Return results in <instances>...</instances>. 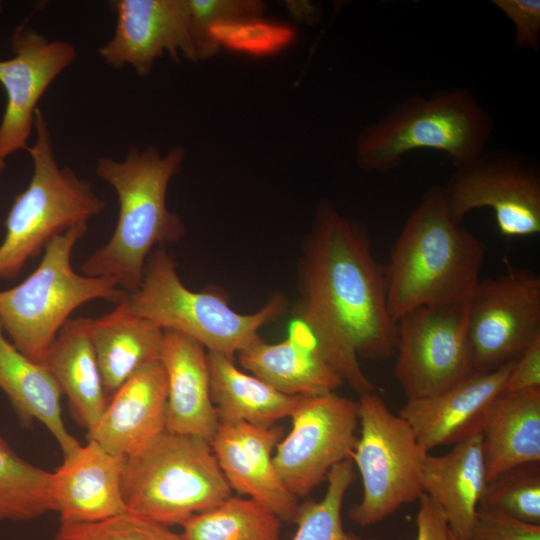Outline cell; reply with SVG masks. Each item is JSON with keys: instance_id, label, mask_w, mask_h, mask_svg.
Returning a JSON list of instances; mask_svg holds the SVG:
<instances>
[{"instance_id": "2", "label": "cell", "mask_w": 540, "mask_h": 540, "mask_svg": "<svg viewBox=\"0 0 540 540\" xmlns=\"http://www.w3.org/2000/svg\"><path fill=\"white\" fill-rule=\"evenodd\" d=\"M487 246L456 222L441 187L429 188L404 222L383 268L389 313L397 323L425 306L467 303Z\"/></svg>"}, {"instance_id": "11", "label": "cell", "mask_w": 540, "mask_h": 540, "mask_svg": "<svg viewBox=\"0 0 540 540\" xmlns=\"http://www.w3.org/2000/svg\"><path fill=\"white\" fill-rule=\"evenodd\" d=\"M441 189L450 215L458 223L473 210L489 208L503 238L540 232V173L515 152H484L455 168Z\"/></svg>"}, {"instance_id": "28", "label": "cell", "mask_w": 540, "mask_h": 540, "mask_svg": "<svg viewBox=\"0 0 540 540\" xmlns=\"http://www.w3.org/2000/svg\"><path fill=\"white\" fill-rule=\"evenodd\" d=\"M180 526L182 540H279L281 520L251 498L230 496Z\"/></svg>"}, {"instance_id": "23", "label": "cell", "mask_w": 540, "mask_h": 540, "mask_svg": "<svg viewBox=\"0 0 540 540\" xmlns=\"http://www.w3.org/2000/svg\"><path fill=\"white\" fill-rule=\"evenodd\" d=\"M126 297L111 312L87 318L104 389L111 396L142 367L160 360L164 339L161 327L130 311Z\"/></svg>"}, {"instance_id": "17", "label": "cell", "mask_w": 540, "mask_h": 540, "mask_svg": "<svg viewBox=\"0 0 540 540\" xmlns=\"http://www.w3.org/2000/svg\"><path fill=\"white\" fill-rule=\"evenodd\" d=\"M514 362L494 370L472 371L434 395L407 400L399 415L427 452L437 446L455 444L482 429Z\"/></svg>"}, {"instance_id": "19", "label": "cell", "mask_w": 540, "mask_h": 540, "mask_svg": "<svg viewBox=\"0 0 540 540\" xmlns=\"http://www.w3.org/2000/svg\"><path fill=\"white\" fill-rule=\"evenodd\" d=\"M124 465L125 457L90 439L65 455L51 483L60 522H94L128 511L122 495Z\"/></svg>"}, {"instance_id": "10", "label": "cell", "mask_w": 540, "mask_h": 540, "mask_svg": "<svg viewBox=\"0 0 540 540\" xmlns=\"http://www.w3.org/2000/svg\"><path fill=\"white\" fill-rule=\"evenodd\" d=\"M466 337L472 371L516 361L540 337V277L511 268L480 279L468 302Z\"/></svg>"}, {"instance_id": "13", "label": "cell", "mask_w": 540, "mask_h": 540, "mask_svg": "<svg viewBox=\"0 0 540 540\" xmlns=\"http://www.w3.org/2000/svg\"><path fill=\"white\" fill-rule=\"evenodd\" d=\"M290 417L292 428L278 442L273 460L284 485L298 498L350 458L357 439L358 402L335 392L302 395Z\"/></svg>"}, {"instance_id": "36", "label": "cell", "mask_w": 540, "mask_h": 540, "mask_svg": "<svg viewBox=\"0 0 540 540\" xmlns=\"http://www.w3.org/2000/svg\"><path fill=\"white\" fill-rule=\"evenodd\" d=\"M514 25L515 46L518 49L539 51L540 1L539 0H492Z\"/></svg>"}, {"instance_id": "24", "label": "cell", "mask_w": 540, "mask_h": 540, "mask_svg": "<svg viewBox=\"0 0 540 540\" xmlns=\"http://www.w3.org/2000/svg\"><path fill=\"white\" fill-rule=\"evenodd\" d=\"M42 364L67 396L77 422L87 431L91 430L108 401L88 336L87 318H70L64 324Z\"/></svg>"}, {"instance_id": "16", "label": "cell", "mask_w": 540, "mask_h": 540, "mask_svg": "<svg viewBox=\"0 0 540 540\" xmlns=\"http://www.w3.org/2000/svg\"><path fill=\"white\" fill-rule=\"evenodd\" d=\"M281 435V429L272 426L219 423L210 445L231 489L248 495L281 521L293 522L300 505L273 460Z\"/></svg>"}, {"instance_id": "37", "label": "cell", "mask_w": 540, "mask_h": 540, "mask_svg": "<svg viewBox=\"0 0 540 540\" xmlns=\"http://www.w3.org/2000/svg\"><path fill=\"white\" fill-rule=\"evenodd\" d=\"M540 389V337L534 340L514 362L502 393Z\"/></svg>"}, {"instance_id": "3", "label": "cell", "mask_w": 540, "mask_h": 540, "mask_svg": "<svg viewBox=\"0 0 540 540\" xmlns=\"http://www.w3.org/2000/svg\"><path fill=\"white\" fill-rule=\"evenodd\" d=\"M184 158L181 146L165 155L155 146H130L121 161L97 159L96 175L116 192L119 215L110 239L82 262V274L112 278L131 293L141 284L153 248L184 236L181 217L167 207L169 183Z\"/></svg>"}, {"instance_id": "41", "label": "cell", "mask_w": 540, "mask_h": 540, "mask_svg": "<svg viewBox=\"0 0 540 540\" xmlns=\"http://www.w3.org/2000/svg\"><path fill=\"white\" fill-rule=\"evenodd\" d=\"M359 540H361V539H359ZM366 540H375V539H366Z\"/></svg>"}, {"instance_id": "31", "label": "cell", "mask_w": 540, "mask_h": 540, "mask_svg": "<svg viewBox=\"0 0 540 540\" xmlns=\"http://www.w3.org/2000/svg\"><path fill=\"white\" fill-rule=\"evenodd\" d=\"M479 506L540 525V462L515 466L486 483Z\"/></svg>"}, {"instance_id": "34", "label": "cell", "mask_w": 540, "mask_h": 540, "mask_svg": "<svg viewBox=\"0 0 540 540\" xmlns=\"http://www.w3.org/2000/svg\"><path fill=\"white\" fill-rule=\"evenodd\" d=\"M190 27L198 60L214 56L219 48L207 35V27L214 22L261 17L265 3L257 0H186Z\"/></svg>"}, {"instance_id": "22", "label": "cell", "mask_w": 540, "mask_h": 540, "mask_svg": "<svg viewBox=\"0 0 540 540\" xmlns=\"http://www.w3.org/2000/svg\"><path fill=\"white\" fill-rule=\"evenodd\" d=\"M486 483L482 429L455 443L447 453L428 454L425 459L422 493L440 508L459 540H468Z\"/></svg>"}, {"instance_id": "15", "label": "cell", "mask_w": 540, "mask_h": 540, "mask_svg": "<svg viewBox=\"0 0 540 540\" xmlns=\"http://www.w3.org/2000/svg\"><path fill=\"white\" fill-rule=\"evenodd\" d=\"M110 6L116 15L115 30L98 49L107 65L130 66L144 77L165 53L175 62L181 56L199 61L186 0H116Z\"/></svg>"}, {"instance_id": "6", "label": "cell", "mask_w": 540, "mask_h": 540, "mask_svg": "<svg viewBox=\"0 0 540 540\" xmlns=\"http://www.w3.org/2000/svg\"><path fill=\"white\" fill-rule=\"evenodd\" d=\"M33 129L35 141L26 148L32 159V177L15 197L5 221L0 279L15 278L53 238L88 223L105 208V201L88 180L70 167L59 166L47 120L39 108Z\"/></svg>"}, {"instance_id": "38", "label": "cell", "mask_w": 540, "mask_h": 540, "mask_svg": "<svg viewBox=\"0 0 540 540\" xmlns=\"http://www.w3.org/2000/svg\"><path fill=\"white\" fill-rule=\"evenodd\" d=\"M418 501L416 540H453L446 518L436 503L424 493Z\"/></svg>"}, {"instance_id": "21", "label": "cell", "mask_w": 540, "mask_h": 540, "mask_svg": "<svg viewBox=\"0 0 540 540\" xmlns=\"http://www.w3.org/2000/svg\"><path fill=\"white\" fill-rule=\"evenodd\" d=\"M238 357L252 375L287 395L334 392L343 384L300 320L283 341L267 343L259 338L240 351Z\"/></svg>"}, {"instance_id": "32", "label": "cell", "mask_w": 540, "mask_h": 540, "mask_svg": "<svg viewBox=\"0 0 540 540\" xmlns=\"http://www.w3.org/2000/svg\"><path fill=\"white\" fill-rule=\"evenodd\" d=\"M207 35L219 49L224 47L248 55L265 56L286 48L296 33L291 26L257 17L211 23Z\"/></svg>"}, {"instance_id": "40", "label": "cell", "mask_w": 540, "mask_h": 540, "mask_svg": "<svg viewBox=\"0 0 540 540\" xmlns=\"http://www.w3.org/2000/svg\"><path fill=\"white\" fill-rule=\"evenodd\" d=\"M453 540H459V539H457V538L453 535Z\"/></svg>"}, {"instance_id": "12", "label": "cell", "mask_w": 540, "mask_h": 540, "mask_svg": "<svg viewBox=\"0 0 540 540\" xmlns=\"http://www.w3.org/2000/svg\"><path fill=\"white\" fill-rule=\"evenodd\" d=\"M468 302L419 307L397 321L394 376L407 400L434 395L472 372Z\"/></svg>"}, {"instance_id": "14", "label": "cell", "mask_w": 540, "mask_h": 540, "mask_svg": "<svg viewBox=\"0 0 540 540\" xmlns=\"http://www.w3.org/2000/svg\"><path fill=\"white\" fill-rule=\"evenodd\" d=\"M12 57L0 60L6 106L0 122V157L26 150L37 104L52 82L77 57L64 40H49L32 28L18 27L10 39Z\"/></svg>"}, {"instance_id": "29", "label": "cell", "mask_w": 540, "mask_h": 540, "mask_svg": "<svg viewBox=\"0 0 540 540\" xmlns=\"http://www.w3.org/2000/svg\"><path fill=\"white\" fill-rule=\"evenodd\" d=\"M51 483L52 472L21 458L0 436V522L57 512Z\"/></svg>"}, {"instance_id": "35", "label": "cell", "mask_w": 540, "mask_h": 540, "mask_svg": "<svg viewBox=\"0 0 540 540\" xmlns=\"http://www.w3.org/2000/svg\"><path fill=\"white\" fill-rule=\"evenodd\" d=\"M468 540H540V525L495 508L479 506Z\"/></svg>"}, {"instance_id": "4", "label": "cell", "mask_w": 540, "mask_h": 540, "mask_svg": "<svg viewBox=\"0 0 540 540\" xmlns=\"http://www.w3.org/2000/svg\"><path fill=\"white\" fill-rule=\"evenodd\" d=\"M493 131L492 115L467 88L413 94L359 133L356 163L364 171L386 173L410 152L436 150L459 168L485 152Z\"/></svg>"}, {"instance_id": "7", "label": "cell", "mask_w": 540, "mask_h": 540, "mask_svg": "<svg viewBox=\"0 0 540 540\" xmlns=\"http://www.w3.org/2000/svg\"><path fill=\"white\" fill-rule=\"evenodd\" d=\"M209 442L163 432L126 457L122 495L129 511L165 525L218 506L231 496Z\"/></svg>"}, {"instance_id": "8", "label": "cell", "mask_w": 540, "mask_h": 540, "mask_svg": "<svg viewBox=\"0 0 540 540\" xmlns=\"http://www.w3.org/2000/svg\"><path fill=\"white\" fill-rule=\"evenodd\" d=\"M126 300L132 313L231 359L258 340L259 330L286 308V299L277 294L255 313L241 314L218 292L192 291L181 281L176 262L163 247L151 252L140 286Z\"/></svg>"}, {"instance_id": "1", "label": "cell", "mask_w": 540, "mask_h": 540, "mask_svg": "<svg viewBox=\"0 0 540 540\" xmlns=\"http://www.w3.org/2000/svg\"><path fill=\"white\" fill-rule=\"evenodd\" d=\"M299 320L328 364L360 395L374 391L358 358L395 355L397 323L387 305L383 267L364 227L322 204L301 266Z\"/></svg>"}, {"instance_id": "18", "label": "cell", "mask_w": 540, "mask_h": 540, "mask_svg": "<svg viewBox=\"0 0 540 540\" xmlns=\"http://www.w3.org/2000/svg\"><path fill=\"white\" fill-rule=\"evenodd\" d=\"M167 378L160 360L133 374L108 401L88 439L108 452L132 456L165 432Z\"/></svg>"}, {"instance_id": "9", "label": "cell", "mask_w": 540, "mask_h": 540, "mask_svg": "<svg viewBox=\"0 0 540 540\" xmlns=\"http://www.w3.org/2000/svg\"><path fill=\"white\" fill-rule=\"evenodd\" d=\"M358 423L360 435L350 459L361 475L363 495L348 515L353 522L369 526L418 500L429 452L410 425L374 391L360 395Z\"/></svg>"}, {"instance_id": "33", "label": "cell", "mask_w": 540, "mask_h": 540, "mask_svg": "<svg viewBox=\"0 0 540 540\" xmlns=\"http://www.w3.org/2000/svg\"><path fill=\"white\" fill-rule=\"evenodd\" d=\"M55 540H182V537L168 525L128 510L94 522H60Z\"/></svg>"}, {"instance_id": "27", "label": "cell", "mask_w": 540, "mask_h": 540, "mask_svg": "<svg viewBox=\"0 0 540 540\" xmlns=\"http://www.w3.org/2000/svg\"><path fill=\"white\" fill-rule=\"evenodd\" d=\"M211 397L219 423L261 426L290 417L302 395H287L239 370L233 359L207 351Z\"/></svg>"}, {"instance_id": "30", "label": "cell", "mask_w": 540, "mask_h": 540, "mask_svg": "<svg viewBox=\"0 0 540 540\" xmlns=\"http://www.w3.org/2000/svg\"><path fill=\"white\" fill-rule=\"evenodd\" d=\"M326 479L323 498L300 505L297 530L291 540H359L344 530L341 516L345 494L354 479L351 459L335 465Z\"/></svg>"}, {"instance_id": "5", "label": "cell", "mask_w": 540, "mask_h": 540, "mask_svg": "<svg viewBox=\"0 0 540 540\" xmlns=\"http://www.w3.org/2000/svg\"><path fill=\"white\" fill-rule=\"evenodd\" d=\"M88 230L78 224L53 238L36 269L18 285L0 290V325L14 347L28 359L43 363L70 315L96 299L115 304L127 292L112 278L77 273L72 251Z\"/></svg>"}, {"instance_id": "39", "label": "cell", "mask_w": 540, "mask_h": 540, "mask_svg": "<svg viewBox=\"0 0 540 540\" xmlns=\"http://www.w3.org/2000/svg\"><path fill=\"white\" fill-rule=\"evenodd\" d=\"M5 168V159L0 157V177Z\"/></svg>"}, {"instance_id": "25", "label": "cell", "mask_w": 540, "mask_h": 540, "mask_svg": "<svg viewBox=\"0 0 540 540\" xmlns=\"http://www.w3.org/2000/svg\"><path fill=\"white\" fill-rule=\"evenodd\" d=\"M487 482L518 465L540 462V389L501 393L482 426Z\"/></svg>"}, {"instance_id": "20", "label": "cell", "mask_w": 540, "mask_h": 540, "mask_svg": "<svg viewBox=\"0 0 540 540\" xmlns=\"http://www.w3.org/2000/svg\"><path fill=\"white\" fill-rule=\"evenodd\" d=\"M160 361L167 378L165 430L210 443L219 418L211 397L204 346L184 334L164 330Z\"/></svg>"}, {"instance_id": "26", "label": "cell", "mask_w": 540, "mask_h": 540, "mask_svg": "<svg viewBox=\"0 0 540 540\" xmlns=\"http://www.w3.org/2000/svg\"><path fill=\"white\" fill-rule=\"evenodd\" d=\"M0 389L23 423L41 422L58 442L64 456L80 443L68 432L61 412V390L42 364L20 353L0 325Z\"/></svg>"}]
</instances>
